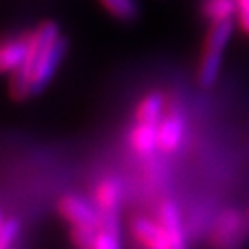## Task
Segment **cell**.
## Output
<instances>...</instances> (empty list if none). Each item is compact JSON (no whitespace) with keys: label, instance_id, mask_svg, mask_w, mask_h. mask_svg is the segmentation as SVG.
<instances>
[{"label":"cell","instance_id":"cell-11","mask_svg":"<svg viewBox=\"0 0 249 249\" xmlns=\"http://www.w3.org/2000/svg\"><path fill=\"white\" fill-rule=\"evenodd\" d=\"M92 249H121L120 213H101V225Z\"/></svg>","mask_w":249,"mask_h":249},{"label":"cell","instance_id":"cell-1","mask_svg":"<svg viewBox=\"0 0 249 249\" xmlns=\"http://www.w3.org/2000/svg\"><path fill=\"white\" fill-rule=\"evenodd\" d=\"M43 28V42L40 47V52L36 55V64L33 70V78H31V92L33 97L40 95L47 87L51 85L57 73L59 66L66 57L70 42L61 33V28L55 21H42Z\"/></svg>","mask_w":249,"mask_h":249},{"label":"cell","instance_id":"cell-12","mask_svg":"<svg viewBox=\"0 0 249 249\" xmlns=\"http://www.w3.org/2000/svg\"><path fill=\"white\" fill-rule=\"evenodd\" d=\"M128 144L140 158H149L158 151V126L135 123L128 133Z\"/></svg>","mask_w":249,"mask_h":249},{"label":"cell","instance_id":"cell-6","mask_svg":"<svg viewBox=\"0 0 249 249\" xmlns=\"http://www.w3.org/2000/svg\"><path fill=\"white\" fill-rule=\"evenodd\" d=\"M133 239L145 249H168L164 230L160 222L149 216H135L130 223Z\"/></svg>","mask_w":249,"mask_h":249},{"label":"cell","instance_id":"cell-8","mask_svg":"<svg viewBox=\"0 0 249 249\" xmlns=\"http://www.w3.org/2000/svg\"><path fill=\"white\" fill-rule=\"evenodd\" d=\"M28 51V33L0 42V74H11L23 64Z\"/></svg>","mask_w":249,"mask_h":249},{"label":"cell","instance_id":"cell-14","mask_svg":"<svg viewBox=\"0 0 249 249\" xmlns=\"http://www.w3.org/2000/svg\"><path fill=\"white\" fill-rule=\"evenodd\" d=\"M109 14L120 21H133L139 18L140 5L137 0H99Z\"/></svg>","mask_w":249,"mask_h":249},{"label":"cell","instance_id":"cell-4","mask_svg":"<svg viewBox=\"0 0 249 249\" xmlns=\"http://www.w3.org/2000/svg\"><path fill=\"white\" fill-rule=\"evenodd\" d=\"M158 222L161 223L164 230L168 249H189L185 229L182 223V214H180L175 201L166 199L161 202L160 210H158Z\"/></svg>","mask_w":249,"mask_h":249},{"label":"cell","instance_id":"cell-16","mask_svg":"<svg viewBox=\"0 0 249 249\" xmlns=\"http://www.w3.org/2000/svg\"><path fill=\"white\" fill-rule=\"evenodd\" d=\"M97 229L92 227H71V241L78 249H92Z\"/></svg>","mask_w":249,"mask_h":249},{"label":"cell","instance_id":"cell-7","mask_svg":"<svg viewBox=\"0 0 249 249\" xmlns=\"http://www.w3.org/2000/svg\"><path fill=\"white\" fill-rule=\"evenodd\" d=\"M242 220L241 213L235 210H225L220 216H218L216 223H214L213 235H211V242L216 249H227L233 246L235 239L239 237V233L242 232Z\"/></svg>","mask_w":249,"mask_h":249},{"label":"cell","instance_id":"cell-15","mask_svg":"<svg viewBox=\"0 0 249 249\" xmlns=\"http://www.w3.org/2000/svg\"><path fill=\"white\" fill-rule=\"evenodd\" d=\"M21 235V222L18 218H7L0 232V249H14Z\"/></svg>","mask_w":249,"mask_h":249},{"label":"cell","instance_id":"cell-17","mask_svg":"<svg viewBox=\"0 0 249 249\" xmlns=\"http://www.w3.org/2000/svg\"><path fill=\"white\" fill-rule=\"evenodd\" d=\"M237 4H239V12L249 14V0H237Z\"/></svg>","mask_w":249,"mask_h":249},{"label":"cell","instance_id":"cell-3","mask_svg":"<svg viewBox=\"0 0 249 249\" xmlns=\"http://www.w3.org/2000/svg\"><path fill=\"white\" fill-rule=\"evenodd\" d=\"M61 214L71 227H92L99 229L101 225V211L95 206V202L76 194H68L61 197L57 204Z\"/></svg>","mask_w":249,"mask_h":249},{"label":"cell","instance_id":"cell-13","mask_svg":"<svg viewBox=\"0 0 249 249\" xmlns=\"http://www.w3.org/2000/svg\"><path fill=\"white\" fill-rule=\"evenodd\" d=\"M202 14L211 24L233 21L239 14V4L237 0H204Z\"/></svg>","mask_w":249,"mask_h":249},{"label":"cell","instance_id":"cell-2","mask_svg":"<svg viewBox=\"0 0 249 249\" xmlns=\"http://www.w3.org/2000/svg\"><path fill=\"white\" fill-rule=\"evenodd\" d=\"M232 35L233 21L211 24L206 35V42H204V49H202L197 70V80L204 89H210L218 82L223 64V55H225V51L229 47Z\"/></svg>","mask_w":249,"mask_h":249},{"label":"cell","instance_id":"cell-5","mask_svg":"<svg viewBox=\"0 0 249 249\" xmlns=\"http://www.w3.org/2000/svg\"><path fill=\"white\" fill-rule=\"evenodd\" d=\"M185 137V118L178 109H171L158 124V151L164 154L177 152Z\"/></svg>","mask_w":249,"mask_h":249},{"label":"cell","instance_id":"cell-18","mask_svg":"<svg viewBox=\"0 0 249 249\" xmlns=\"http://www.w3.org/2000/svg\"><path fill=\"white\" fill-rule=\"evenodd\" d=\"M5 220H7V218H4V213H2V211H0V232H2V229H4V223H5Z\"/></svg>","mask_w":249,"mask_h":249},{"label":"cell","instance_id":"cell-10","mask_svg":"<svg viewBox=\"0 0 249 249\" xmlns=\"http://www.w3.org/2000/svg\"><path fill=\"white\" fill-rule=\"evenodd\" d=\"M166 99L160 90H152L140 99L135 107V123L158 126L166 114Z\"/></svg>","mask_w":249,"mask_h":249},{"label":"cell","instance_id":"cell-9","mask_svg":"<svg viewBox=\"0 0 249 249\" xmlns=\"http://www.w3.org/2000/svg\"><path fill=\"white\" fill-rule=\"evenodd\" d=\"M93 202L102 214L120 213L123 202V185L116 178H104L97 183L93 191Z\"/></svg>","mask_w":249,"mask_h":249}]
</instances>
